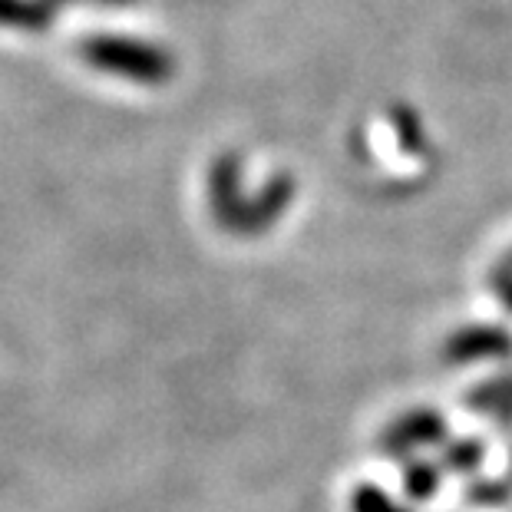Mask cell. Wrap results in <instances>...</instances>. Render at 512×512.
I'll list each match as a JSON object with an SVG mask.
<instances>
[{
	"label": "cell",
	"instance_id": "obj_1",
	"mask_svg": "<svg viewBox=\"0 0 512 512\" xmlns=\"http://www.w3.org/2000/svg\"><path fill=\"white\" fill-rule=\"evenodd\" d=\"M80 57L90 63L93 70L119 76L129 83H143V86H159L169 83L176 73V63L162 47L136 37H116V34H100V37H86L80 43Z\"/></svg>",
	"mask_w": 512,
	"mask_h": 512
},
{
	"label": "cell",
	"instance_id": "obj_2",
	"mask_svg": "<svg viewBox=\"0 0 512 512\" xmlns=\"http://www.w3.org/2000/svg\"><path fill=\"white\" fill-rule=\"evenodd\" d=\"M53 24V4L47 0H0V27H14V30H50Z\"/></svg>",
	"mask_w": 512,
	"mask_h": 512
},
{
	"label": "cell",
	"instance_id": "obj_3",
	"mask_svg": "<svg viewBox=\"0 0 512 512\" xmlns=\"http://www.w3.org/2000/svg\"><path fill=\"white\" fill-rule=\"evenodd\" d=\"M354 512H400L390 499H384L377 493V489H357V496H354Z\"/></svg>",
	"mask_w": 512,
	"mask_h": 512
},
{
	"label": "cell",
	"instance_id": "obj_4",
	"mask_svg": "<svg viewBox=\"0 0 512 512\" xmlns=\"http://www.w3.org/2000/svg\"><path fill=\"white\" fill-rule=\"evenodd\" d=\"M103 4H133V0H103Z\"/></svg>",
	"mask_w": 512,
	"mask_h": 512
},
{
	"label": "cell",
	"instance_id": "obj_5",
	"mask_svg": "<svg viewBox=\"0 0 512 512\" xmlns=\"http://www.w3.org/2000/svg\"><path fill=\"white\" fill-rule=\"evenodd\" d=\"M47 4H53V7H57V4H70V0H47Z\"/></svg>",
	"mask_w": 512,
	"mask_h": 512
}]
</instances>
